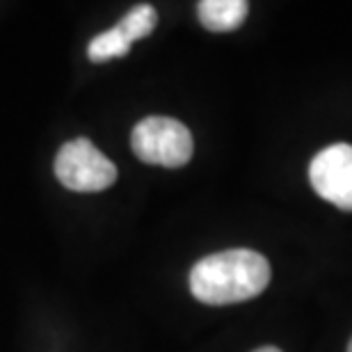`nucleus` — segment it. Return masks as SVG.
Returning <instances> with one entry per match:
<instances>
[{
    "label": "nucleus",
    "instance_id": "f257e3e1",
    "mask_svg": "<svg viewBox=\"0 0 352 352\" xmlns=\"http://www.w3.org/2000/svg\"><path fill=\"white\" fill-rule=\"evenodd\" d=\"M272 270L254 250H227L197 261L190 272V293L204 305H236L265 291Z\"/></svg>",
    "mask_w": 352,
    "mask_h": 352
},
{
    "label": "nucleus",
    "instance_id": "1a4fd4ad",
    "mask_svg": "<svg viewBox=\"0 0 352 352\" xmlns=\"http://www.w3.org/2000/svg\"><path fill=\"white\" fill-rule=\"evenodd\" d=\"M348 352H352V339H350V343H348Z\"/></svg>",
    "mask_w": 352,
    "mask_h": 352
},
{
    "label": "nucleus",
    "instance_id": "20e7f679",
    "mask_svg": "<svg viewBox=\"0 0 352 352\" xmlns=\"http://www.w3.org/2000/svg\"><path fill=\"white\" fill-rule=\"evenodd\" d=\"M309 181L325 201L352 210V144L339 142L316 153L309 165Z\"/></svg>",
    "mask_w": 352,
    "mask_h": 352
},
{
    "label": "nucleus",
    "instance_id": "6e6552de",
    "mask_svg": "<svg viewBox=\"0 0 352 352\" xmlns=\"http://www.w3.org/2000/svg\"><path fill=\"white\" fill-rule=\"evenodd\" d=\"M254 352H281L279 348H274V346H263V348H258Z\"/></svg>",
    "mask_w": 352,
    "mask_h": 352
},
{
    "label": "nucleus",
    "instance_id": "0eeeda50",
    "mask_svg": "<svg viewBox=\"0 0 352 352\" xmlns=\"http://www.w3.org/2000/svg\"><path fill=\"white\" fill-rule=\"evenodd\" d=\"M156 23H158L156 10H153L151 5H138L119 21L117 28H119V32L133 44V41H138V39L149 37L153 32V28H156Z\"/></svg>",
    "mask_w": 352,
    "mask_h": 352
},
{
    "label": "nucleus",
    "instance_id": "7ed1b4c3",
    "mask_svg": "<svg viewBox=\"0 0 352 352\" xmlns=\"http://www.w3.org/2000/svg\"><path fill=\"white\" fill-rule=\"evenodd\" d=\"M55 176L74 192H101L117 181V167L87 138H78L62 144L55 156Z\"/></svg>",
    "mask_w": 352,
    "mask_h": 352
},
{
    "label": "nucleus",
    "instance_id": "f03ea898",
    "mask_svg": "<svg viewBox=\"0 0 352 352\" xmlns=\"http://www.w3.org/2000/svg\"><path fill=\"white\" fill-rule=\"evenodd\" d=\"M131 146L142 163L183 167L192 158V135L188 126L172 117H146L131 133Z\"/></svg>",
    "mask_w": 352,
    "mask_h": 352
},
{
    "label": "nucleus",
    "instance_id": "423d86ee",
    "mask_svg": "<svg viewBox=\"0 0 352 352\" xmlns=\"http://www.w3.org/2000/svg\"><path fill=\"white\" fill-rule=\"evenodd\" d=\"M129 51H131V41L119 32L117 25L96 34L87 46V55L91 62H108L112 58H124Z\"/></svg>",
    "mask_w": 352,
    "mask_h": 352
},
{
    "label": "nucleus",
    "instance_id": "39448f33",
    "mask_svg": "<svg viewBox=\"0 0 352 352\" xmlns=\"http://www.w3.org/2000/svg\"><path fill=\"white\" fill-rule=\"evenodd\" d=\"M248 0H204L197 7L201 25L210 32H231L248 19Z\"/></svg>",
    "mask_w": 352,
    "mask_h": 352
}]
</instances>
